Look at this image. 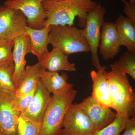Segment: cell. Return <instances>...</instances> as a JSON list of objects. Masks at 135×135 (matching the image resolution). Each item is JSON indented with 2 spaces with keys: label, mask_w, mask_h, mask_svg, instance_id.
I'll return each instance as SVG.
<instances>
[{
  "label": "cell",
  "mask_w": 135,
  "mask_h": 135,
  "mask_svg": "<svg viewBox=\"0 0 135 135\" xmlns=\"http://www.w3.org/2000/svg\"><path fill=\"white\" fill-rule=\"evenodd\" d=\"M107 73L112 109L118 113L129 118L135 115V94L127 74L120 70L111 68Z\"/></svg>",
  "instance_id": "3"
},
{
  "label": "cell",
  "mask_w": 135,
  "mask_h": 135,
  "mask_svg": "<svg viewBox=\"0 0 135 135\" xmlns=\"http://www.w3.org/2000/svg\"><path fill=\"white\" fill-rule=\"evenodd\" d=\"M14 62L0 67V92L15 96L16 88L13 81Z\"/></svg>",
  "instance_id": "20"
},
{
  "label": "cell",
  "mask_w": 135,
  "mask_h": 135,
  "mask_svg": "<svg viewBox=\"0 0 135 135\" xmlns=\"http://www.w3.org/2000/svg\"><path fill=\"white\" fill-rule=\"evenodd\" d=\"M124 5L123 12L127 17L135 23V4L131 3L127 0H122Z\"/></svg>",
  "instance_id": "26"
},
{
  "label": "cell",
  "mask_w": 135,
  "mask_h": 135,
  "mask_svg": "<svg viewBox=\"0 0 135 135\" xmlns=\"http://www.w3.org/2000/svg\"><path fill=\"white\" fill-rule=\"evenodd\" d=\"M26 19L21 11L0 5V40L14 41L26 34Z\"/></svg>",
  "instance_id": "6"
},
{
  "label": "cell",
  "mask_w": 135,
  "mask_h": 135,
  "mask_svg": "<svg viewBox=\"0 0 135 135\" xmlns=\"http://www.w3.org/2000/svg\"><path fill=\"white\" fill-rule=\"evenodd\" d=\"M42 2V0H6L4 5L21 11L26 18L27 26L40 29L44 26L47 18Z\"/></svg>",
  "instance_id": "8"
},
{
  "label": "cell",
  "mask_w": 135,
  "mask_h": 135,
  "mask_svg": "<svg viewBox=\"0 0 135 135\" xmlns=\"http://www.w3.org/2000/svg\"><path fill=\"white\" fill-rule=\"evenodd\" d=\"M68 57V55L60 50L53 48L51 51H49L38 62L42 67L49 71L58 73L60 71H75L77 70L75 64L70 63Z\"/></svg>",
  "instance_id": "16"
},
{
  "label": "cell",
  "mask_w": 135,
  "mask_h": 135,
  "mask_svg": "<svg viewBox=\"0 0 135 135\" xmlns=\"http://www.w3.org/2000/svg\"><path fill=\"white\" fill-rule=\"evenodd\" d=\"M14 41L12 50L13 62L15 65L13 81L17 88L25 69L26 64V56L28 53H30V40L29 36L26 33L16 38Z\"/></svg>",
  "instance_id": "14"
},
{
  "label": "cell",
  "mask_w": 135,
  "mask_h": 135,
  "mask_svg": "<svg viewBox=\"0 0 135 135\" xmlns=\"http://www.w3.org/2000/svg\"><path fill=\"white\" fill-rule=\"evenodd\" d=\"M122 46L115 23H104L101 29L99 52L105 60L113 59L118 55Z\"/></svg>",
  "instance_id": "11"
},
{
  "label": "cell",
  "mask_w": 135,
  "mask_h": 135,
  "mask_svg": "<svg viewBox=\"0 0 135 135\" xmlns=\"http://www.w3.org/2000/svg\"><path fill=\"white\" fill-rule=\"evenodd\" d=\"M77 105L88 116L95 131L100 130L112 123L117 115V112H114L111 108L102 106L91 96Z\"/></svg>",
  "instance_id": "9"
},
{
  "label": "cell",
  "mask_w": 135,
  "mask_h": 135,
  "mask_svg": "<svg viewBox=\"0 0 135 135\" xmlns=\"http://www.w3.org/2000/svg\"><path fill=\"white\" fill-rule=\"evenodd\" d=\"M41 123H36L26 118L22 114L18 119L17 135H40Z\"/></svg>",
  "instance_id": "23"
},
{
  "label": "cell",
  "mask_w": 135,
  "mask_h": 135,
  "mask_svg": "<svg viewBox=\"0 0 135 135\" xmlns=\"http://www.w3.org/2000/svg\"><path fill=\"white\" fill-rule=\"evenodd\" d=\"M106 9L98 3L94 7L86 16V23L83 29L91 53L92 65L97 70L102 67L98 55L101 29L104 23Z\"/></svg>",
  "instance_id": "5"
},
{
  "label": "cell",
  "mask_w": 135,
  "mask_h": 135,
  "mask_svg": "<svg viewBox=\"0 0 135 135\" xmlns=\"http://www.w3.org/2000/svg\"><path fill=\"white\" fill-rule=\"evenodd\" d=\"M0 135H1V134H0Z\"/></svg>",
  "instance_id": "30"
},
{
  "label": "cell",
  "mask_w": 135,
  "mask_h": 135,
  "mask_svg": "<svg viewBox=\"0 0 135 135\" xmlns=\"http://www.w3.org/2000/svg\"><path fill=\"white\" fill-rule=\"evenodd\" d=\"M51 97L50 93L39 80L31 102L26 111L22 114L33 121L41 123Z\"/></svg>",
  "instance_id": "13"
},
{
  "label": "cell",
  "mask_w": 135,
  "mask_h": 135,
  "mask_svg": "<svg viewBox=\"0 0 135 135\" xmlns=\"http://www.w3.org/2000/svg\"><path fill=\"white\" fill-rule=\"evenodd\" d=\"M36 86L31 92L18 96L14 99V108L21 114L24 113L29 107L36 91Z\"/></svg>",
  "instance_id": "25"
},
{
  "label": "cell",
  "mask_w": 135,
  "mask_h": 135,
  "mask_svg": "<svg viewBox=\"0 0 135 135\" xmlns=\"http://www.w3.org/2000/svg\"><path fill=\"white\" fill-rule=\"evenodd\" d=\"M73 86L51 96L42 120L40 135H61L66 114L77 95Z\"/></svg>",
  "instance_id": "2"
},
{
  "label": "cell",
  "mask_w": 135,
  "mask_h": 135,
  "mask_svg": "<svg viewBox=\"0 0 135 135\" xmlns=\"http://www.w3.org/2000/svg\"><path fill=\"white\" fill-rule=\"evenodd\" d=\"M128 1L131 3H133V4H135V0H128Z\"/></svg>",
  "instance_id": "28"
},
{
  "label": "cell",
  "mask_w": 135,
  "mask_h": 135,
  "mask_svg": "<svg viewBox=\"0 0 135 135\" xmlns=\"http://www.w3.org/2000/svg\"><path fill=\"white\" fill-rule=\"evenodd\" d=\"M111 68L120 70L135 79V53L127 51L118 60L110 65Z\"/></svg>",
  "instance_id": "21"
},
{
  "label": "cell",
  "mask_w": 135,
  "mask_h": 135,
  "mask_svg": "<svg viewBox=\"0 0 135 135\" xmlns=\"http://www.w3.org/2000/svg\"><path fill=\"white\" fill-rule=\"evenodd\" d=\"M92 122L77 104H72L66 114L61 135H93Z\"/></svg>",
  "instance_id": "7"
},
{
  "label": "cell",
  "mask_w": 135,
  "mask_h": 135,
  "mask_svg": "<svg viewBox=\"0 0 135 135\" xmlns=\"http://www.w3.org/2000/svg\"><path fill=\"white\" fill-rule=\"evenodd\" d=\"M42 1L43 2L46 1H64V0H42Z\"/></svg>",
  "instance_id": "29"
},
{
  "label": "cell",
  "mask_w": 135,
  "mask_h": 135,
  "mask_svg": "<svg viewBox=\"0 0 135 135\" xmlns=\"http://www.w3.org/2000/svg\"><path fill=\"white\" fill-rule=\"evenodd\" d=\"M124 129L121 135H135V115L129 118Z\"/></svg>",
  "instance_id": "27"
},
{
  "label": "cell",
  "mask_w": 135,
  "mask_h": 135,
  "mask_svg": "<svg viewBox=\"0 0 135 135\" xmlns=\"http://www.w3.org/2000/svg\"><path fill=\"white\" fill-rule=\"evenodd\" d=\"M49 44L67 55L80 52L90 51V47L83 29L68 25L50 26Z\"/></svg>",
  "instance_id": "4"
},
{
  "label": "cell",
  "mask_w": 135,
  "mask_h": 135,
  "mask_svg": "<svg viewBox=\"0 0 135 135\" xmlns=\"http://www.w3.org/2000/svg\"><path fill=\"white\" fill-rule=\"evenodd\" d=\"M97 4L93 0L44 1L42 4L47 17L44 26H73L77 17L79 25L84 28L87 14Z\"/></svg>",
  "instance_id": "1"
},
{
  "label": "cell",
  "mask_w": 135,
  "mask_h": 135,
  "mask_svg": "<svg viewBox=\"0 0 135 135\" xmlns=\"http://www.w3.org/2000/svg\"><path fill=\"white\" fill-rule=\"evenodd\" d=\"M106 69V67L103 66L97 71L94 70L90 71V77L93 82L91 96L102 106L112 109Z\"/></svg>",
  "instance_id": "12"
},
{
  "label": "cell",
  "mask_w": 135,
  "mask_h": 135,
  "mask_svg": "<svg viewBox=\"0 0 135 135\" xmlns=\"http://www.w3.org/2000/svg\"><path fill=\"white\" fill-rule=\"evenodd\" d=\"M129 119L126 115L117 113L116 118L112 123L102 129L95 131L93 135H120Z\"/></svg>",
  "instance_id": "22"
},
{
  "label": "cell",
  "mask_w": 135,
  "mask_h": 135,
  "mask_svg": "<svg viewBox=\"0 0 135 135\" xmlns=\"http://www.w3.org/2000/svg\"><path fill=\"white\" fill-rule=\"evenodd\" d=\"M15 96L0 92V134L17 135L18 119L21 113L14 108Z\"/></svg>",
  "instance_id": "10"
},
{
  "label": "cell",
  "mask_w": 135,
  "mask_h": 135,
  "mask_svg": "<svg viewBox=\"0 0 135 135\" xmlns=\"http://www.w3.org/2000/svg\"><path fill=\"white\" fill-rule=\"evenodd\" d=\"M14 45V41L0 40V67L13 62Z\"/></svg>",
  "instance_id": "24"
},
{
  "label": "cell",
  "mask_w": 135,
  "mask_h": 135,
  "mask_svg": "<svg viewBox=\"0 0 135 135\" xmlns=\"http://www.w3.org/2000/svg\"><path fill=\"white\" fill-rule=\"evenodd\" d=\"M122 46L135 53V23L120 14L115 23Z\"/></svg>",
  "instance_id": "18"
},
{
  "label": "cell",
  "mask_w": 135,
  "mask_h": 135,
  "mask_svg": "<svg viewBox=\"0 0 135 135\" xmlns=\"http://www.w3.org/2000/svg\"><path fill=\"white\" fill-rule=\"evenodd\" d=\"M50 26H44L41 29H35L27 26L26 33L30 40V53L36 56L38 62L49 52L48 46L49 44V33Z\"/></svg>",
  "instance_id": "15"
},
{
  "label": "cell",
  "mask_w": 135,
  "mask_h": 135,
  "mask_svg": "<svg viewBox=\"0 0 135 135\" xmlns=\"http://www.w3.org/2000/svg\"><path fill=\"white\" fill-rule=\"evenodd\" d=\"M43 68L39 62L26 66L20 80L15 96L29 93L34 89L40 79L41 71Z\"/></svg>",
  "instance_id": "19"
},
{
  "label": "cell",
  "mask_w": 135,
  "mask_h": 135,
  "mask_svg": "<svg viewBox=\"0 0 135 135\" xmlns=\"http://www.w3.org/2000/svg\"><path fill=\"white\" fill-rule=\"evenodd\" d=\"M68 76L65 73L50 72L43 68L41 71L40 80L50 94L56 95L73 85L67 81Z\"/></svg>",
  "instance_id": "17"
}]
</instances>
